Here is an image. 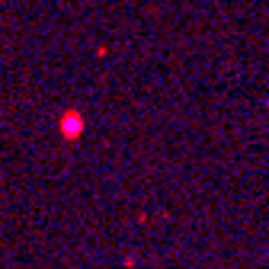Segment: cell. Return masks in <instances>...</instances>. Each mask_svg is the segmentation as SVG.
I'll use <instances>...</instances> for the list:
<instances>
[{
	"mask_svg": "<svg viewBox=\"0 0 269 269\" xmlns=\"http://www.w3.org/2000/svg\"><path fill=\"white\" fill-rule=\"evenodd\" d=\"M64 134H67V138H77L80 134V116H67V119H64Z\"/></svg>",
	"mask_w": 269,
	"mask_h": 269,
	"instance_id": "cell-1",
	"label": "cell"
}]
</instances>
